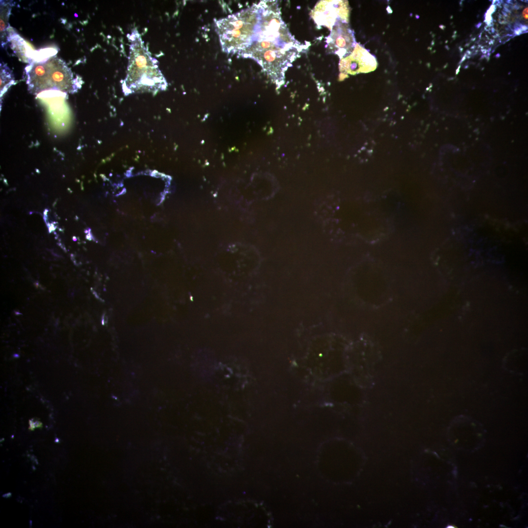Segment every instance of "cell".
Listing matches in <instances>:
<instances>
[{
  "label": "cell",
  "mask_w": 528,
  "mask_h": 528,
  "mask_svg": "<svg viewBox=\"0 0 528 528\" xmlns=\"http://www.w3.org/2000/svg\"><path fill=\"white\" fill-rule=\"evenodd\" d=\"M0 41L2 47L8 42L7 30L9 25V18L10 15L12 5L11 2L0 1Z\"/></svg>",
  "instance_id": "obj_7"
},
{
  "label": "cell",
  "mask_w": 528,
  "mask_h": 528,
  "mask_svg": "<svg viewBox=\"0 0 528 528\" xmlns=\"http://www.w3.org/2000/svg\"><path fill=\"white\" fill-rule=\"evenodd\" d=\"M259 16L250 45L239 56L256 61L279 88L288 67L308 45L296 40L281 17L277 1L259 2Z\"/></svg>",
  "instance_id": "obj_1"
},
{
  "label": "cell",
  "mask_w": 528,
  "mask_h": 528,
  "mask_svg": "<svg viewBox=\"0 0 528 528\" xmlns=\"http://www.w3.org/2000/svg\"><path fill=\"white\" fill-rule=\"evenodd\" d=\"M130 43L126 77L122 83L125 95L144 92L156 94L165 90L167 82L136 29L128 35Z\"/></svg>",
  "instance_id": "obj_2"
},
{
  "label": "cell",
  "mask_w": 528,
  "mask_h": 528,
  "mask_svg": "<svg viewBox=\"0 0 528 528\" xmlns=\"http://www.w3.org/2000/svg\"><path fill=\"white\" fill-rule=\"evenodd\" d=\"M0 96L13 84L14 75L9 67L3 63L0 64Z\"/></svg>",
  "instance_id": "obj_8"
},
{
  "label": "cell",
  "mask_w": 528,
  "mask_h": 528,
  "mask_svg": "<svg viewBox=\"0 0 528 528\" xmlns=\"http://www.w3.org/2000/svg\"><path fill=\"white\" fill-rule=\"evenodd\" d=\"M337 1H321L313 9V19L320 25L332 27L339 20L345 21L340 16Z\"/></svg>",
  "instance_id": "obj_6"
},
{
  "label": "cell",
  "mask_w": 528,
  "mask_h": 528,
  "mask_svg": "<svg viewBox=\"0 0 528 528\" xmlns=\"http://www.w3.org/2000/svg\"><path fill=\"white\" fill-rule=\"evenodd\" d=\"M523 16L525 19H527V18H528V10H527V8L526 9H525L524 12H523Z\"/></svg>",
  "instance_id": "obj_9"
},
{
  "label": "cell",
  "mask_w": 528,
  "mask_h": 528,
  "mask_svg": "<svg viewBox=\"0 0 528 528\" xmlns=\"http://www.w3.org/2000/svg\"><path fill=\"white\" fill-rule=\"evenodd\" d=\"M259 10V3H254L215 22V30L223 52L239 55L250 45Z\"/></svg>",
  "instance_id": "obj_4"
},
{
  "label": "cell",
  "mask_w": 528,
  "mask_h": 528,
  "mask_svg": "<svg viewBox=\"0 0 528 528\" xmlns=\"http://www.w3.org/2000/svg\"><path fill=\"white\" fill-rule=\"evenodd\" d=\"M80 81L66 63L57 56L33 62L25 68L28 90L34 95L47 90L74 93L81 87Z\"/></svg>",
  "instance_id": "obj_3"
},
{
  "label": "cell",
  "mask_w": 528,
  "mask_h": 528,
  "mask_svg": "<svg viewBox=\"0 0 528 528\" xmlns=\"http://www.w3.org/2000/svg\"><path fill=\"white\" fill-rule=\"evenodd\" d=\"M326 42L328 49L341 57L351 53L354 45L353 33L342 20L337 21L332 26Z\"/></svg>",
  "instance_id": "obj_5"
}]
</instances>
